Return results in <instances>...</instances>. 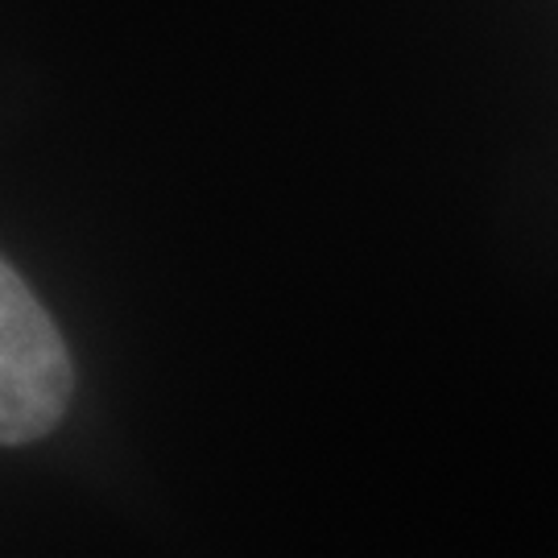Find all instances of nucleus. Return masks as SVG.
Instances as JSON below:
<instances>
[{
  "mask_svg": "<svg viewBox=\"0 0 558 558\" xmlns=\"http://www.w3.org/2000/svg\"><path fill=\"white\" fill-rule=\"evenodd\" d=\"M75 364L50 311L0 257V447L46 439L71 410Z\"/></svg>",
  "mask_w": 558,
  "mask_h": 558,
  "instance_id": "1",
  "label": "nucleus"
}]
</instances>
